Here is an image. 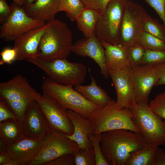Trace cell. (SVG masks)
<instances>
[{
  "mask_svg": "<svg viewBox=\"0 0 165 165\" xmlns=\"http://www.w3.org/2000/svg\"><path fill=\"white\" fill-rule=\"evenodd\" d=\"M101 137L102 151L109 165H126L132 153L148 143L139 133L125 129L106 131Z\"/></svg>",
  "mask_w": 165,
  "mask_h": 165,
  "instance_id": "6da1fadb",
  "label": "cell"
},
{
  "mask_svg": "<svg viewBox=\"0 0 165 165\" xmlns=\"http://www.w3.org/2000/svg\"><path fill=\"white\" fill-rule=\"evenodd\" d=\"M47 23L37 57L46 61L66 58L73 45L71 30L65 23L59 19H55Z\"/></svg>",
  "mask_w": 165,
  "mask_h": 165,
  "instance_id": "7a4b0ae2",
  "label": "cell"
},
{
  "mask_svg": "<svg viewBox=\"0 0 165 165\" xmlns=\"http://www.w3.org/2000/svg\"><path fill=\"white\" fill-rule=\"evenodd\" d=\"M26 61L41 69L47 77L64 85L75 86L81 84L84 82L87 72L84 64L72 62L66 58L46 61L36 57Z\"/></svg>",
  "mask_w": 165,
  "mask_h": 165,
  "instance_id": "3957f363",
  "label": "cell"
},
{
  "mask_svg": "<svg viewBox=\"0 0 165 165\" xmlns=\"http://www.w3.org/2000/svg\"><path fill=\"white\" fill-rule=\"evenodd\" d=\"M73 86L59 84L47 77L42 80L41 89L43 93L51 96L64 108L89 119L100 108L88 100Z\"/></svg>",
  "mask_w": 165,
  "mask_h": 165,
  "instance_id": "277c9868",
  "label": "cell"
},
{
  "mask_svg": "<svg viewBox=\"0 0 165 165\" xmlns=\"http://www.w3.org/2000/svg\"><path fill=\"white\" fill-rule=\"evenodd\" d=\"M129 109L119 108L116 101L112 100L105 107L97 109L89 119L93 125V134L117 129H125L138 133Z\"/></svg>",
  "mask_w": 165,
  "mask_h": 165,
  "instance_id": "5b68a950",
  "label": "cell"
},
{
  "mask_svg": "<svg viewBox=\"0 0 165 165\" xmlns=\"http://www.w3.org/2000/svg\"><path fill=\"white\" fill-rule=\"evenodd\" d=\"M129 109L139 133L148 143L165 145V121L151 109L148 103L136 104Z\"/></svg>",
  "mask_w": 165,
  "mask_h": 165,
  "instance_id": "8992f818",
  "label": "cell"
},
{
  "mask_svg": "<svg viewBox=\"0 0 165 165\" xmlns=\"http://www.w3.org/2000/svg\"><path fill=\"white\" fill-rule=\"evenodd\" d=\"M126 0H110L101 15L94 35L101 42L119 45V32Z\"/></svg>",
  "mask_w": 165,
  "mask_h": 165,
  "instance_id": "52a82bcc",
  "label": "cell"
},
{
  "mask_svg": "<svg viewBox=\"0 0 165 165\" xmlns=\"http://www.w3.org/2000/svg\"><path fill=\"white\" fill-rule=\"evenodd\" d=\"M146 11L141 5L126 0L119 32V45L127 48L137 42L142 32Z\"/></svg>",
  "mask_w": 165,
  "mask_h": 165,
  "instance_id": "ba28073f",
  "label": "cell"
},
{
  "mask_svg": "<svg viewBox=\"0 0 165 165\" xmlns=\"http://www.w3.org/2000/svg\"><path fill=\"white\" fill-rule=\"evenodd\" d=\"M10 6L11 13L0 27V37L5 41H14L26 32L46 24L29 17L22 6L13 2Z\"/></svg>",
  "mask_w": 165,
  "mask_h": 165,
  "instance_id": "9c48e42d",
  "label": "cell"
},
{
  "mask_svg": "<svg viewBox=\"0 0 165 165\" xmlns=\"http://www.w3.org/2000/svg\"><path fill=\"white\" fill-rule=\"evenodd\" d=\"M79 149L75 142L67 138L62 133L49 127L42 148L28 165H44L62 155H74Z\"/></svg>",
  "mask_w": 165,
  "mask_h": 165,
  "instance_id": "30bf717a",
  "label": "cell"
},
{
  "mask_svg": "<svg viewBox=\"0 0 165 165\" xmlns=\"http://www.w3.org/2000/svg\"><path fill=\"white\" fill-rule=\"evenodd\" d=\"M51 129L66 135L72 134L73 125L67 109L49 95L43 93L37 101Z\"/></svg>",
  "mask_w": 165,
  "mask_h": 165,
  "instance_id": "8fae6325",
  "label": "cell"
},
{
  "mask_svg": "<svg viewBox=\"0 0 165 165\" xmlns=\"http://www.w3.org/2000/svg\"><path fill=\"white\" fill-rule=\"evenodd\" d=\"M159 79L155 66L141 64L131 67L130 81L135 93L136 104L148 103L150 92Z\"/></svg>",
  "mask_w": 165,
  "mask_h": 165,
  "instance_id": "7c38bea8",
  "label": "cell"
},
{
  "mask_svg": "<svg viewBox=\"0 0 165 165\" xmlns=\"http://www.w3.org/2000/svg\"><path fill=\"white\" fill-rule=\"evenodd\" d=\"M45 142L24 136L5 151L7 160L4 165H28L38 155Z\"/></svg>",
  "mask_w": 165,
  "mask_h": 165,
  "instance_id": "4fadbf2b",
  "label": "cell"
},
{
  "mask_svg": "<svg viewBox=\"0 0 165 165\" xmlns=\"http://www.w3.org/2000/svg\"><path fill=\"white\" fill-rule=\"evenodd\" d=\"M41 95L21 75L0 83V97L6 101H37Z\"/></svg>",
  "mask_w": 165,
  "mask_h": 165,
  "instance_id": "5bb4252c",
  "label": "cell"
},
{
  "mask_svg": "<svg viewBox=\"0 0 165 165\" xmlns=\"http://www.w3.org/2000/svg\"><path fill=\"white\" fill-rule=\"evenodd\" d=\"M131 67L109 70V75L114 86L116 94V101L119 108L129 109L135 104V93L130 81Z\"/></svg>",
  "mask_w": 165,
  "mask_h": 165,
  "instance_id": "9a60e30c",
  "label": "cell"
},
{
  "mask_svg": "<svg viewBox=\"0 0 165 165\" xmlns=\"http://www.w3.org/2000/svg\"><path fill=\"white\" fill-rule=\"evenodd\" d=\"M71 51L81 57H88L98 64L101 73L106 79L109 76L105 63V50L101 42L95 35L81 38L72 45Z\"/></svg>",
  "mask_w": 165,
  "mask_h": 165,
  "instance_id": "2e32d148",
  "label": "cell"
},
{
  "mask_svg": "<svg viewBox=\"0 0 165 165\" xmlns=\"http://www.w3.org/2000/svg\"><path fill=\"white\" fill-rule=\"evenodd\" d=\"M22 123L24 135L27 137L43 140L48 134L49 127L36 101L29 107Z\"/></svg>",
  "mask_w": 165,
  "mask_h": 165,
  "instance_id": "e0dca14e",
  "label": "cell"
},
{
  "mask_svg": "<svg viewBox=\"0 0 165 165\" xmlns=\"http://www.w3.org/2000/svg\"><path fill=\"white\" fill-rule=\"evenodd\" d=\"M48 26L44 25L26 32L14 41L13 47L17 51L16 61L37 57L41 38Z\"/></svg>",
  "mask_w": 165,
  "mask_h": 165,
  "instance_id": "ac0fdd59",
  "label": "cell"
},
{
  "mask_svg": "<svg viewBox=\"0 0 165 165\" xmlns=\"http://www.w3.org/2000/svg\"><path fill=\"white\" fill-rule=\"evenodd\" d=\"M67 110L73 125L74 131L71 135H64L65 136L75 142L80 149H85L92 147L88 138L89 135L93 134L94 131L93 126L90 120L76 112L69 109Z\"/></svg>",
  "mask_w": 165,
  "mask_h": 165,
  "instance_id": "d6986e66",
  "label": "cell"
},
{
  "mask_svg": "<svg viewBox=\"0 0 165 165\" xmlns=\"http://www.w3.org/2000/svg\"><path fill=\"white\" fill-rule=\"evenodd\" d=\"M61 0H35L31 4L24 8L25 11L33 19L46 22L55 19L60 12Z\"/></svg>",
  "mask_w": 165,
  "mask_h": 165,
  "instance_id": "ffe728a7",
  "label": "cell"
},
{
  "mask_svg": "<svg viewBox=\"0 0 165 165\" xmlns=\"http://www.w3.org/2000/svg\"><path fill=\"white\" fill-rule=\"evenodd\" d=\"M105 50V63L108 70H118L130 66L127 55V49L120 45L101 41Z\"/></svg>",
  "mask_w": 165,
  "mask_h": 165,
  "instance_id": "44dd1931",
  "label": "cell"
},
{
  "mask_svg": "<svg viewBox=\"0 0 165 165\" xmlns=\"http://www.w3.org/2000/svg\"><path fill=\"white\" fill-rule=\"evenodd\" d=\"M75 89L85 98L100 108L107 105L112 100L106 91L98 86L95 79L91 76V83L88 85H79Z\"/></svg>",
  "mask_w": 165,
  "mask_h": 165,
  "instance_id": "7402d4cb",
  "label": "cell"
},
{
  "mask_svg": "<svg viewBox=\"0 0 165 165\" xmlns=\"http://www.w3.org/2000/svg\"><path fill=\"white\" fill-rule=\"evenodd\" d=\"M22 122L17 119H9L0 122V140L8 146L24 136Z\"/></svg>",
  "mask_w": 165,
  "mask_h": 165,
  "instance_id": "603a6c76",
  "label": "cell"
},
{
  "mask_svg": "<svg viewBox=\"0 0 165 165\" xmlns=\"http://www.w3.org/2000/svg\"><path fill=\"white\" fill-rule=\"evenodd\" d=\"M101 15L95 10L85 7L75 20L77 27L85 38L94 35L98 21Z\"/></svg>",
  "mask_w": 165,
  "mask_h": 165,
  "instance_id": "cb8c5ba5",
  "label": "cell"
},
{
  "mask_svg": "<svg viewBox=\"0 0 165 165\" xmlns=\"http://www.w3.org/2000/svg\"><path fill=\"white\" fill-rule=\"evenodd\" d=\"M158 146L154 144H147L142 149L132 153L126 165H152Z\"/></svg>",
  "mask_w": 165,
  "mask_h": 165,
  "instance_id": "d4e9b609",
  "label": "cell"
},
{
  "mask_svg": "<svg viewBox=\"0 0 165 165\" xmlns=\"http://www.w3.org/2000/svg\"><path fill=\"white\" fill-rule=\"evenodd\" d=\"M143 29L144 31L165 42V26L147 13L144 20Z\"/></svg>",
  "mask_w": 165,
  "mask_h": 165,
  "instance_id": "484cf974",
  "label": "cell"
},
{
  "mask_svg": "<svg viewBox=\"0 0 165 165\" xmlns=\"http://www.w3.org/2000/svg\"><path fill=\"white\" fill-rule=\"evenodd\" d=\"M85 7L81 0H61L60 12H65L70 20L73 21Z\"/></svg>",
  "mask_w": 165,
  "mask_h": 165,
  "instance_id": "4316f807",
  "label": "cell"
},
{
  "mask_svg": "<svg viewBox=\"0 0 165 165\" xmlns=\"http://www.w3.org/2000/svg\"><path fill=\"white\" fill-rule=\"evenodd\" d=\"M145 50H165V42L143 31L137 42Z\"/></svg>",
  "mask_w": 165,
  "mask_h": 165,
  "instance_id": "83f0119b",
  "label": "cell"
},
{
  "mask_svg": "<svg viewBox=\"0 0 165 165\" xmlns=\"http://www.w3.org/2000/svg\"><path fill=\"white\" fill-rule=\"evenodd\" d=\"M126 49L127 58L130 66L141 65L145 50L137 42Z\"/></svg>",
  "mask_w": 165,
  "mask_h": 165,
  "instance_id": "f1b7e54d",
  "label": "cell"
},
{
  "mask_svg": "<svg viewBox=\"0 0 165 165\" xmlns=\"http://www.w3.org/2000/svg\"><path fill=\"white\" fill-rule=\"evenodd\" d=\"M74 161L76 165H96L95 155L92 147L79 150L74 154Z\"/></svg>",
  "mask_w": 165,
  "mask_h": 165,
  "instance_id": "f546056e",
  "label": "cell"
},
{
  "mask_svg": "<svg viewBox=\"0 0 165 165\" xmlns=\"http://www.w3.org/2000/svg\"><path fill=\"white\" fill-rule=\"evenodd\" d=\"M165 63V50H145L141 64L153 66Z\"/></svg>",
  "mask_w": 165,
  "mask_h": 165,
  "instance_id": "4dcf8cb0",
  "label": "cell"
},
{
  "mask_svg": "<svg viewBox=\"0 0 165 165\" xmlns=\"http://www.w3.org/2000/svg\"><path fill=\"white\" fill-rule=\"evenodd\" d=\"M89 139L91 143L94 151L96 165H109L102 153L101 145V133L96 134H90Z\"/></svg>",
  "mask_w": 165,
  "mask_h": 165,
  "instance_id": "1f68e13d",
  "label": "cell"
},
{
  "mask_svg": "<svg viewBox=\"0 0 165 165\" xmlns=\"http://www.w3.org/2000/svg\"><path fill=\"white\" fill-rule=\"evenodd\" d=\"M17 119L22 122L29 107L33 101H6Z\"/></svg>",
  "mask_w": 165,
  "mask_h": 165,
  "instance_id": "d6a6232c",
  "label": "cell"
},
{
  "mask_svg": "<svg viewBox=\"0 0 165 165\" xmlns=\"http://www.w3.org/2000/svg\"><path fill=\"white\" fill-rule=\"evenodd\" d=\"M148 104L154 112L165 121V91L157 94Z\"/></svg>",
  "mask_w": 165,
  "mask_h": 165,
  "instance_id": "836d02e7",
  "label": "cell"
},
{
  "mask_svg": "<svg viewBox=\"0 0 165 165\" xmlns=\"http://www.w3.org/2000/svg\"><path fill=\"white\" fill-rule=\"evenodd\" d=\"M110 0H81L85 6L92 8L101 15Z\"/></svg>",
  "mask_w": 165,
  "mask_h": 165,
  "instance_id": "e575fe53",
  "label": "cell"
},
{
  "mask_svg": "<svg viewBox=\"0 0 165 165\" xmlns=\"http://www.w3.org/2000/svg\"><path fill=\"white\" fill-rule=\"evenodd\" d=\"M153 8L165 26V0H142Z\"/></svg>",
  "mask_w": 165,
  "mask_h": 165,
  "instance_id": "d590c367",
  "label": "cell"
},
{
  "mask_svg": "<svg viewBox=\"0 0 165 165\" xmlns=\"http://www.w3.org/2000/svg\"><path fill=\"white\" fill-rule=\"evenodd\" d=\"M1 65L4 64H11L16 60L17 51L14 47L12 48H6L1 52Z\"/></svg>",
  "mask_w": 165,
  "mask_h": 165,
  "instance_id": "8d00e7d4",
  "label": "cell"
},
{
  "mask_svg": "<svg viewBox=\"0 0 165 165\" xmlns=\"http://www.w3.org/2000/svg\"><path fill=\"white\" fill-rule=\"evenodd\" d=\"M12 119L17 118L6 101L0 97V122Z\"/></svg>",
  "mask_w": 165,
  "mask_h": 165,
  "instance_id": "74e56055",
  "label": "cell"
},
{
  "mask_svg": "<svg viewBox=\"0 0 165 165\" xmlns=\"http://www.w3.org/2000/svg\"><path fill=\"white\" fill-rule=\"evenodd\" d=\"M74 156L73 154H65L60 156L46 163L44 165H74Z\"/></svg>",
  "mask_w": 165,
  "mask_h": 165,
  "instance_id": "f35d334b",
  "label": "cell"
},
{
  "mask_svg": "<svg viewBox=\"0 0 165 165\" xmlns=\"http://www.w3.org/2000/svg\"><path fill=\"white\" fill-rule=\"evenodd\" d=\"M11 13L10 6L6 0H0V23L2 24L10 16Z\"/></svg>",
  "mask_w": 165,
  "mask_h": 165,
  "instance_id": "ab89813d",
  "label": "cell"
},
{
  "mask_svg": "<svg viewBox=\"0 0 165 165\" xmlns=\"http://www.w3.org/2000/svg\"><path fill=\"white\" fill-rule=\"evenodd\" d=\"M152 165H165V151L159 146L156 151Z\"/></svg>",
  "mask_w": 165,
  "mask_h": 165,
  "instance_id": "60d3db41",
  "label": "cell"
},
{
  "mask_svg": "<svg viewBox=\"0 0 165 165\" xmlns=\"http://www.w3.org/2000/svg\"><path fill=\"white\" fill-rule=\"evenodd\" d=\"M159 75V79L155 86L165 85V63L155 66Z\"/></svg>",
  "mask_w": 165,
  "mask_h": 165,
  "instance_id": "b9f144b4",
  "label": "cell"
},
{
  "mask_svg": "<svg viewBox=\"0 0 165 165\" xmlns=\"http://www.w3.org/2000/svg\"><path fill=\"white\" fill-rule=\"evenodd\" d=\"M35 0H21L22 6L26 7L31 4Z\"/></svg>",
  "mask_w": 165,
  "mask_h": 165,
  "instance_id": "7bdbcfd3",
  "label": "cell"
},
{
  "mask_svg": "<svg viewBox=\"0 0 165 165\" xmlns=\"http://www.w3.org/2000/svg\"><path fill=\"white\" fill-rule=\"evenodd\" d=\"M13 2L22 6V3L21 0H13Z\"/></svg>",
  "mask_w": 165,
  "mask_h": 165,
  "instance_id": "ee69618b",
  "label": "cell"
}]
</instances>
